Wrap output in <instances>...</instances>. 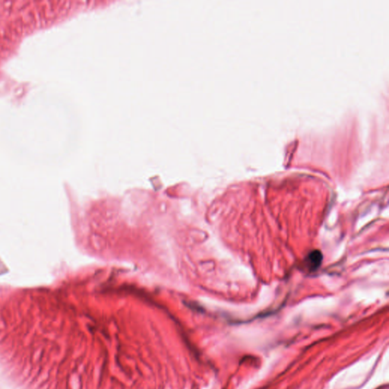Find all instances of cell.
Here are the masks:
<instances>
[{
	"label": "cell",
	"mask_w": 389,
	"mask_h": 389,
	"mask_svg": "<svg viewBox=\"0 0 389 389\" xmlns=\"http://www.w3.org/2000/svg\"><path fill=\"white\" fill-rule=\"evenodd\" d=\"M322 254L320 252L314 251L309 255V256L306 259V266L308 267L309 270L310 271H314L316 269L318 268L322 263Z\"/></svg>",
	"instance_id": "cell-1"
}]
</instances>
